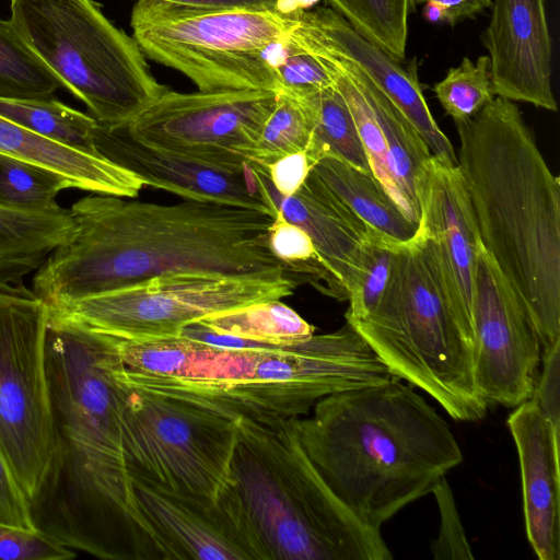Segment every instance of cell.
<instances>
[{
    "label": "cell",
    "mask_w": 560,
    "mask_h": 560,
    "mask_svg": "<svg viewBox=\"0 0 560 560\" xmlns=\"http://www.w3.org/2000/svg\"><path fill=\"white\" fill-rule=\"evenodd\" d=\"M300 10L131 15L130 24L145 57L179 71L199 91L277 93L271 54L294 25Z\"/></svg>",
    "instance_id": "cell-8"
},
{
    "label": "cell",
    "mask_w": 560,
    "mask_h": 560,
    "mask_svg": "<svg viewBox=\"0 0 560 560\" xmlns=\"http://www.w3.org/2000/svg\"><path fill=\"white\" fill-rule=\"evenodd\" d=\"M542 370L530 398L541 413L560 432V341L542 349Z\"/></svg>",
    "instance_id": "cell-37"
},
{
    "label": "cell",
    "mask_w": 560,
    "mask_h": 560,
    "mask_svg": "<svg viewBox=\"0 0 560 560\" xmlns=\"http://www.w3.org/2000/svg\"><path fill=\"white\" fill-rule=\"evenodd\" d=\"M270 209L311 237L326 268L348 293L363 264L371 234L366 225L311 170L301 188L285 197L276 190L266 168L250 164Z\"/></svg>",
    "instance_id": "cell-19"
},
{
    "label": "cell",
    "mask_w": 560,
    "mask_h": 560,
    "mask_svg": "<svg viewBox=\"0 0 560 560\" xmlns=\"http://www.w3.org/2000/svg\"><path fill=\"white\" fill-rule=\"evenodd\" d=\"M315 328L280 300L208 315L186 325L178 336L233 348L279 347L304 341Z\"/></svg>",
    "instance_id": "cell-22"
},
{
    "label": "cell",
    "mask_w": 560,
    "mask_h": 560,
    "mask_svg": "<svg viewBox=\"0 0 560 560\" xmlns=\"http://www.w3.org/2000/svg\"><path fill=\"white\" fill-rule=\"evenodd\" d=\"M19 275L20 268L16 261L12 259L0 260V285L15 281Z\"/></svg>",
    "instance_id": "cell-42"
},
{
    "label": "cell",
    "mask_w": 560,
    "mask_h": 560,
    "mask_svg": "<svg viewBox=\"0 0 560 560\" xmlns=\"http://www.w3.org/2000/svg\"><path fill=\"white\" fill-rule=\"evenodd\" d=\"M508 425L518 453L527 539L540 560L560 559V432L529 398Z\"/></svg>",
    "instance_id": "cell-20"
},
{
    "label": "cell",
    "mask_w": 560,
    "mask_h": 560,
    "mask_svg": "<svg viewBox=\"0 0 560 560\" xmlns=\"http://www.w3.org/2000/svg\"><path fill=\"white\" fill-rule=\"evenodd\" d=\"M48 306L21 281L0 285V447L30 501L48 466Z\"/></svg>",
    "instance_id": "cell-11"
},
{
    "label": "cell",
    "mask_w": 560,
    "mask_h": 560,
    "mask_svg": "<svg viewBox=\"0 0 560 560\" xmlns=\"http://www.w3.org/2000/svg\"><path fill=\"white\" fill-rule=\"evenodd\" d=\"M472 332L475 381L485 402L515 408L529 399L541 345L513 289L481 245L475 268Z\"/></svg>",
    "instance_id": "cell-13"
},
{
    "label": "cell",
    "mask_w": 560,
    "mask_h": 560,
    "mask_svg": "<svg viewBox=\"0 0 560 560\" xmlns=\"http://www.w3.org/2000/svg\"><path fill=\"white\" fill-rule=\"evenodd\" d=\"M455 125L480 245L549 348L560 341L559 178L512 101L497 96Z\"/></svg>",
    "instance_id": "cell-3"
},
{
    "label": "cell",
    "mask_w": 560,
    "mask_h": 560,
    "mask_svg": "<svg viewBox=\"0 0 560 560\" xmlns=\"http://www.w3.org/2000/svg\"><path fill=\"white\" fill-rule=\"evenodd\" d=\"M75 551L36 528L0 522V560H68Z\"/></svg>",
    "instance_id": "cell-35"
},
{
    "label": "cell",
    "mask_w": 560,
    "mask_h": 560,
    "mask_svg": "<svg viewBox=\"0 0 560 560\" xmlns=\"http://www.w3.org/2000/svg\"><path fill=\"white\" fill-rule=\"evenodd\" d=\"M419 225L429 236L452 313L472 345L475 268L480 241L457 164L432 155L416 183Z\"/></svg>",
    "instance_id": "cell-14"
},
{
    "label": "cell",
    "mask_w": 560,
    "mask_h": 560,
    "mask_svg": "<svg viewBox=\"0 0 560 560\" xmlns=\"http://www.w3.org/2000/svg\"><path fill=\"white\" fill-rule=\"evenodd\" d=\"M74 232L67 209L25 212L0 208V260L47 255Z\"/></svg>",
    "instance_id": "cell-27"
},
{
    "label": "cell",
    "mask_w": 560,
    "mask_h": 560,
    "mask_svg": "<svg viewBox=\"0 0 560 560\" xmlns=\"http://www.w3.org/2000/svg\"><path fill=\"white\" fill-rule=\"evenodd\" d=\"M94 144L100 154L132 172L152 186L185 200L214 202L267 212L273 215L247 164L243 171L209 166L131 138L121 125L98 122Z\"/></svg>",
    "instance_id": "cell-16"
},
{
    "label": "cell",
    "mask_w": 560,
    "mask_h": 560,
    "mask_svg": "<svg viewBox=\"0 0 560 560\" xmlns=\"http://www.w3.org/2000/svg\"><path fill=\"white\" fill-rule=\"evenodd\" d=\"M69 211L74 232L47 255L32 281L48 307L173 273L291 276L270 250L273 215L267 212L100 194Z\"/></svg>",
    "instance_id": "cell-2"
},
{
    "label": "cell",
    "mask_w": 560,
    "mask_h": 560,
    "mask_svg": "<svg viewBox=\"0 0 560 560\" xmlns=\"http://www.w3.org/2000/svg\"><path fill=\"white\" fill-rule=\"evenodd\" d=\"M14 27L98 122H128L168 89L93 0H10Z\"/></svg>",
    "instance_id": "cell-7"
},
{
    "label": "cell",
    "mask_w": 560,
    "mask_h": 560,
    "mask_svg": "<svg viewBox=\"0 0 560 560\" xmlns=\"http://www.w3.org/2000/svg\"><path fill=\"white\" fill-rule=\"evenodd\" d=\"M311 139L312 125L302 102L277 93L275 107L248 154V163L266 168L282 156L306 152Z\"/></svg>",
    "instance_id": "cell-31"
},
{
    "label": "cell",
    "mask_w": 560,
    "mask_h": 560,
    "mask_svg": "<svg viewBox=\"0 0 560 560\" xmlns=\"http://www.w3.org/2000/svg\"><path fill=\"white\" fill-rule=\"evenodd\" d=\"M431 493L435 498L440 512V529L431 546L433 558L436 560L474 559L452 489L445 476L438 480Z\"/></svg>",
    "instance_id": "cell-34"
},
{
    "label": "cell",
    "mask_w": 560,
    "mask_h": 560,
    "mask_svg": "<svg viewBox=\"0 0 560 560\" xmlns=\"http://www.w3.org/2000/svg\"><path fill=\"white\" fill-rule=\"evenodd\" d=\"M124 373L121 428L131 481L217 501L230 482L236 419L131 385Z\"/></svg>",
    "instance_id": "cell-9"
},
{
    "label": "cell",
    "mask_w": 560,
    "mask_h": 560,
    "mask_svg": "<svg viewBox=\"0 0 560 560\" xmlns=\"http://www.w3.org/2000/svg\"><path fill=\"white\" fill-rule=\"evenodd\" d=\"M0 522L9 525L35 528L30 504L19 486L0 447Z\"/></svg>",
    "instance_id": "cell-38"
},
{
    "label": "cell",
    "mask_w": 560,
    "mask_h": 560,
    "mask_svg": "<svg viewBox=\"0 0 560 560\" xmlns=\"http://www.w3.org/2000/svg\"><path fill=\"white\" fill-rule=\"evenodd\" d=\"M296 26L323 49L359 67L415 126L434 156L457 164L450 139L425 102L415 59L402 68L331 8L301 10Z\"/></svg>",
    "instance_id": "cell-18"
},
{
    "label": "cell",
    "mask_w": 560,
    "mask_h": 560,
    "mask_svg": "<svg viewBox=\"0 0 560 560\" xmlns=\"http://www.w3.org/2000/svg\"><path fill=\"white\" fill-rule=\"evenodd\" d=\"M48 311L51 451L28 501L33 526L100 559L164 560L126 465L121 339Z\"/></svg>",
    "instance_id": "cell-1"
},
{
    "label": "cell",
    "mask_w": 560,
    "mask_h": 560,
    "mask_svg": "<svg viewBox=\"0 0 560 560\" xmlns=\"http://www.w3.org/2000/svg\"><path fill=\"white\" fill-rule=\"evenodd\" d=\"M0 153L56 172L72 188L94 194L133 198L144 186L136 174L102 154L50 140L2 116Z\"/></svg>",
    "instance_id": "cell-21"
},
{
    "label": "cell",
    "mask_w": 560,
    "mask_h": 560,
    "mask_svg": "<svg viewBox=\"0 0 560 560\" xmlns=\"http://www.w3.org/2000/svg\"><path fill=\"white\" fill-rule=\"evenodd\" d=\"M138 510L164 560H261L226 486L217 501L132 481Z\"/></svg>",
    "instance_id": "cell-15"
},
{
    "label": "cell",
    "mask_w": 560,
    "mask_h": 560,
    "mask_svg": "<svg viewBox=\"0 0 560 560\" xmlns=\"http://www.w3.org/2000/svg\"><path fill=\"white\" fill-rule=\"evenodd\" d=\"M61 86L11 20L0 19V97L45 98Z\"/></svg>",
    "instance_id": "cell-29"
},
{
    "label": "cell",
    "mask_w": 560,
    "mask_h": 560,
    "mask_svg": "<svg viewBox=\"0 0 560 560\" xmlns=\"http://www.w3.org/2000/svg\"><path fill=\"white\" fill-rule=\"evenodd\" d=\"M416 7L420 3L434 1L442 4L448 12L453 25L464 19H474L477 14L491 8V0H411Z\"/></svg>",
    "instance_id": "cell-40"
},
{
    "label": "cell",
    "mask_w": 560,
    "mask_h": 560,
    "mask_svg": "<svg viewBox=\"0 0 560 560\" xmlns=\"http://www.w3.org/2000/svg\"><path fill=\"white\" fill-rule=\"evenodd\" d=\"M349 324L395 377L422 389L452 418L478 421L486 416L472 345L452 313L431 241L420 225L412 238L396 244L375 310Z\"/></svg>",
    "instance_id": "cell-6"
},
{
    "label": "cell",
    "mask_w": 560,
    "mask_h": 560,
    "mask_svg": "<svg viewBox=\"0 0 560 560\" xmlns=\"http://www.w3.org/2000/svg\"><path fill=\"white\" fill-rule=\"evenodd\" d=\"M292 417L298 439L337 498L381 526L463 460L447 422L399 378L318 400Z\"/></svg>",
    "instance_id": "cell-4"
},
{
    "label": "cell",
    "mask_w": 560,
    "mask_h": 560,
    "mask_svg": "<svg viewBox=\"0 0 560 560\" xmlns=\"http://www.w3.org/2000/svg\"><path fill=\"white\" fill-rule=\"evenodd\" d=\"M422 16L430 23H444L453 25L447 10L440 3L428 1L424 3Z\"/></svg>",
    "instance_id": "cell-41"
},
{
    "label": "cell",
    "mask_w": 560,
    "mask_h": 560,
    "mask_svg": "<svg viewBox=\"0 0 560 560\" xmlns=\"http://www.w3.org/2000/svg\"><path fill=\"white\" fill-rule=\"evenodd\" d=\"M0 116L62 144L100 154L94 144L98 121L50 97L1 98Z\"/></svg>",
    "instance_id": "cell-26"
},
{
    "label": "cell",
    "mask_w": 560,
    "mask_h": 560,
    "mask_svg": "<svg viewBox=\"0 0 560 560\" xmlns=\"http://www.w3.org/2000/svg\"><path fill=\"white\" fill-rule=\"evenodd\" d=\"M296 284L288 275L183 272L48 308L122 339L165 338L208 315L290 296Z\"/></svg>",
    "instance_id": "cell-10"
},
{
    "label": "cell",
    "mask_w": 560,
    "mask_h": 560,
    "mask_svg": "<svg viewBox=\"0 0 560 560\" xmlns=\"http://www.w3.org/2000/svg\"><path fill=\"white\" fill-rule=\"evenodd\" d=\"M291 418L236 419L228 487L261 560H392L381 530L362 523L318 474Z\"/></svg>",
    "instance_id": "cell-5"
},
{
    "label": "cell",
    "mask_w": 560,
    "mask_h": 560,
    "mask_svg": "<svg viewBox=\"0 0 560 560\" xmlns=\"http://www.w3.org/2000/svg\"><path fill=\"white\" fill-rule=\"evenodd\" d=\"M397 243L377 234L368 238L362 267L349 292L347 322L365 318L380 303L389 280Z\"/></svg>",
    "instance_id": "cell-33"
},
{
    "label": "cell",
    "mask_w": 560,
    "mask_h": 560,
    "mask_svg": "<svg viewBox=\"0 0 560 560\" xmlns=\"http://www.w3.org/2000/svg\"><path fill=\"white\" fill-rule=\"evenodd\" d=\"M481 39L495 96L557 110L545 0H494Z\"/></svg>",
    "instance_id": "cell-17"
},
{
    "label": "cell",
    "mask_w": 560,
    "mask_h": 560,
    "mask_svg": "<svg viewBox=\"0 0 560 560\" xmlns=\"http://www.w3.org/2000/svg\"><path fill=\"white\" fill-rule=\"evenodd\" d=\"M276 100L272 91L167 90L121 126L149 147L209 166L243 171Z\"/></svg>",
    "instance_id": "cell-12"
},
{
    "label": "cell",
    "mask_w": 560,
    "mask_h": 560,
    "mask_svg": "<svg viewBox=\"0 0 560 560\" xmlns=\"http://www.w3.org/2000/svg\"><path fill=\"white\" fill-rule=\"evenodd\" d=\"M71 184L60 174L0 153V208L48 212L60 209L57 195Z\"/></svg>",
    "instance_id": "cell-30"
},
{
    "label": "cell",
    "mask_w": 560,
    "mask_h": 560,
    "mask_svg": "<svg viewBox=\"0 0 560 560\" xmlns=\"http://www.w3.org/2000/svg\"><path fill=\"white\" fill-rule=\"evenodd\" d=\"M359 68V67H358ZM366 97L387 148L394 183L419 222L416 183L422 165L433 155L415 126L359 68Z\"/></svg>",
    "instance_id": "cell-24"
},
{
    "label": "cell",
    "mask_w": 560,
    "mask_h": 560,
    "mask_svg": "<svg viewBox=\"0 0 560 560\" xmlns=\"http://www.w3.org/2000/svg\"><path fill=\"white\" fill-rule=\"evenodd\" d=\"M357 32L394 60L406 56L411 0H327Z\"/></svg>",
    "instance_id": "cell-28"
},
{
    "label": "cell",
    "mask_w": 560,
    "mask_h": 560,
    "mask_svg": "<svg viewBox=\"0 0 560 560\" xmlns=\"http://www.w3.org/2000/svg\"><path fill=\"white\" fill-rule=\"evenodd\" d=\"M284 1L287 0H137L131 15H165L235 9H287Z\"/></svg>",
    "instance_id": "cell-36"
},
{
    "label": "cell",
    "mask_w": 560,
    "mask_h": 560,
    "mask_svg": "<svg viewBox=\"0 0 560 560\" xmlns=\"http://www.w3.org/2000/svg\"><path fill=\"white\" fill-rule=\"evenodd\" d=\"M312 171L371 232L395 242L417 234L419 223L402 213L372 173L331 155L318 159Z\"/></svg>",
    "instance_id": "cell-23"
},
{
    "label": "cell",
    "mask_w": 560,
    "mask_h": 560,
    "mask_svg": "<svg viewBox=\"0 0 560 560\" xmlns=\"http://www.w3.org/2000/svg\"><path fill=\"white\" fill-rule=\"evenodd\" d=\"M435 97L455 124L475 117L494 98L490 79L489 57L476 62L463 58L460 65L450 68L443 80L433 86Z\"/></svg>",
    "instance_id": "cell-32"
},
{
    "label": "cell",
    "mask_w": 560,
    "mask_h": 560,
    "mask_svg": "<svg viewBox=\"0 0 560 560\" xmlns=\"http://www.w3.org/2000/svg\"><path fill=\"white\" fill-rule=\"evenodd\" d=\"M304 105L312 125V139L306 154L313 164L331 155L372 173L349 107L332 85L298 98Z\"/></svg>",
    "instance_id": "cell-25"
},
{
    "label": "cell",
    "mask_w": 560,
    "mask_h": 560,
    "mask_svg": "<svg viewBox=\"0 0 560 560\" xmlns=\"http://www.w3.org/2000/svg\"><path fill=\"white\" fill-rule=\"evenodd\" d=\"M311 170L312 163L305 151L282 156L266 167L271 184L285 197L301 188Z\"/></svg>",
    "instance_id": "cell-39"
}]
</instances>
